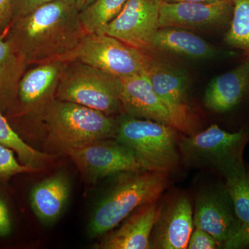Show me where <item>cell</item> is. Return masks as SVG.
Masks as SVG:
<instances>
[{
	"label": "cell",
	"instance_id": "obj_20",
	"mask_svg": "<svg viewBox=\"0 0 249 249\" xmlns=\"http://www.w3.org/2000/svg\"><path fill=\"white\" fill-rule=\"evenodd\" d=\"M159 50L191 60H206L214 57L216 50L209 42L187 29L160 28L154 36L152 51Z\"/></svg>",
	"mask_w": 249,
	"mask_h": 249
},
{
	"label": "cell",
	"instance_id": "obj_31",
	"mask_svg": "<svg viewBox=\"0 0 249 249\" xmlns=\"http://www.w3.org/2000/svg\"><path fill=\"white\" fill-rule=\"evenodd\" d=\"M221 0H160L163 2L175 3V2H201V3H213L217 2Z\"/></svg>",
	"mask_w": 249,
	"mask_h": 249
},
{
	"label": "cell",
	"instance_id": "obj_17",
	"mask_svg": "<svg viewBox=\"0 0 249 249\" xmlns=\"http://www.w3.org/2000/svg\"><path fill=\"white\" fill-rule=\"evenodd\" d=\"M144 73L155 92L170 107L183 116L192 117L187 104L188 76L184 70L152 57Z\"/></svg>",
	"mask_w": 249,
	"mask_h": 249
},
{
	"label": "cell",
	"instance_id": "obj_22",
	"mask_svg": "<svg viewBox=\"0 0 249 249\" xmlns=\"http://www.w3.org/2000/svg\"><path fill=\"white\" fill-rule=\"evenodd\" d=\"M0 144L11 149L21 163L39 168L40 165L53 158L36 150L14 130L4 113L0 110Z\"/></svg>",
	"mask_w": 249,
	"mask_h": 249
},
{
	"label": "cell",
	"instance_id": "obj_25",
	"mask_svg": "<svg viewBox=\"0 0 249 249\" xmlns=\"http://www.w3.org/2000/svg\"><path fill=\"white\" fill-rule=\"evenodd\" d=\"M37 170L39 168L21 163L12 150L0 144V180L6 181L15 175L35 173Z\"/></svg>",
	"mask_w": 249,
	"mask_h": 249
},
{
	"label": "cell",
	"instance_id": "obj_23",
	"mask_svg": "<svg viewBox=\"0 0 249 249\" xmlns=\"http://www.w3.org/2000/svg\"><path fill=\"white\" fill-rule=\"evenodd\" d=\"M128 0H94L79 12L80 22L87 34H98L124 9Z\"/></svg>",
	"mask_w": 249,
	"mask_h": 249
},
{
	"label": "cell",
	"instance_id": "obj_24",
	"mask_svg": "<svg viewBox=\"0 0 249 249\" xmlns=\"http://www.w3.org/2000/svg\"><path fill=\"white\" fill-rule=\"evenodd\" d=\"M232 17L224 41L242 51L249 61V0H232Z\"/></svg>",
	"mask_w": 249,
	"mask_h": 249
},
{
	"label": "cell",
	"instance_id": "obj_19",
	"mask_svg": "<svg viewBox=\"0 0 249 249\" xmlns=\"http://www.w3.org/2000/svg\"><path fill=\"white\" fill-rule=\"evenodd\" d=\"M70 184L63 174L53 175L37 183L31 193V208L42 224L55 222L70 197Z\"/></svg>",
	"mask_w": 249,
	"mask_h": 249
},
{
	"label": "cell",
	"instance_id": "obj_21",
	"mask_svg": "<svg viewBox=\"0 0 249 249\" xmlns=\"http://www.w3.org/2000/svg\"><path fill=\"white\" fill-rule=\"evenodd\" d=\"M6 31L0 34V110L4 115L16 103L19 82L29 66L6 38Z\"/></svg>",
	"mask_w": 249,
	"mask_h": 249
},
{
	"label": "cell",
	"instance_id": "obj_8",
	"mask_svg": "<svg viewBox=\"0 0 249 249\" xmlns=\"http://www.w3.org/2000/svg\"><path fill=\"white\" fill-rule=\"evenodd\" d=\"M66 154L88 183L125 172L148 170L129 147L116 139L95 141Z\"/></svg>",
	"mask_w": 249,
	"mask_h": 249
},
{
	"label": "cell",
	"instance_id": "obj_16",
	"mask_svg": "<svg viewBox=\"0 0 249 249\" xmlns=\"http://www.w3.org/2000/svg\"><path fill=\"white\" fill-rule=\"evenodd\" d=\"M217 170L225 178L226 188L240 224L238 230L224 247L225 249H237L240 240L249 233V174L240 154L226 160Z\"/></svg>",
	"mask_w": 249,
	"mask_h": 249
},
{
	"label": "cell",
	"instance_id": "obj_6",
	"mask_svg": "<svg viewBox=\"0 0 249 249\" xmlns=\"http://www.w3.org/2000/svg\"><path fill=\"white\" fill-rule=\"evenodd\" d=\"M66 62L60 60L43 62L27 70L23 75L16 103L5 114L21 137L37 122L42 123L46 109L56 98L59 81Z\"/></svg>",
	"mask_w": 249,
	"mask_h": 249
},
{
	"label": "cell",
	"instance_id": "obj_10",
	"mask_svg": "<svg viewBox=\"0 0 249 249\" xmlns=\"http://www.w3.org/2000/svg\"><path fill=\"white\" fill-rule=\"evenodd\" d=\"M160 1L155 0H128L120 14L98 34L112 36L149 53L160 29Z\"/></svg>",
	"mask_w": 249,
	"mask_h": 249
},
{
	"label": "cell",
	"instance_id": "obj_5",
	"mask_svg": "<svg viewBox=\"0 0 249 249\" xmlns=\"http://www.w3.org/2000/svg\"><path fill=\"white\" fill-rule=\"evenodd\" d=\"M121 89L120 78L83 62L69 61L62 70L55 98L112 116L123 112Z\"/></svg>",
	"mask_w": 249,
	"mask_h": 249
},
{
	"label": "cell",
	"instance_id": "obj_27",
	"mask_svg": "<svg viewBox=\"0 0 249 249\" xmlns=\"http://www.w3.org/2000/svg\"><path fill=\"white\" fill-rule=\"evenodd\" d=\"M55 0H14L13 4V21L16 18L29 14L40 7Z\"/></svg>",
	"mask_w": 249,
	"mask_h": 249
},
{
	"label": "cell",
	"instance_id": "obj_1",
	"mask_svg": "<svg viewBox=\"0 0 249 249\" xmlns=\"http://www.w3.org/2000/svg\"><path fill=\"white\" fill-rule=\"evenodd\" d=\"M79 12L62 0L51 1L15 19L6 31V38L29 66L59 60L87 34Z\"/></svg>",
	"mask_w": 249,
	"mask_h": 249
},
{
	"label": "cell",
	"instance_id": "obj_29",
	"mask_svg": "<svg viewBox=\"0 0 249 249\" xmlns=\"http://www.w3.org/2000/svg\"><path fill=\"white\" fill-rule=\"evenodd\" d=\"M11 221L7 206L0 197V237H6L11 233Z\"/></svg>",
	"mask_w": 249,
	"mask_h": 249
},
{
	"label": "cell",
	"instance_id": "obj_18",
	"mask_svg": "<svg viewBox=\"0 0 249 249\" xmlns=\"http://www.w3.org/2000/svg\"><path fill=\"white\" fill-rule=\"evenodd\" d=\"M249 85V61L211 80L204 94V105L210 110L223 113L236 107Z\"/></svg>",
	"mask_w": 249,
	"mask_h": 249
},
{
	"label": "cell",
	"instance_id": "obj_13",
	"mask_svg": "<svg viewBox=\"0 0 249 249\" xmlns=\"http://www.w3.org/2000/svg\"><path fill=\"white\" fill-rule=\"evenodd\" d=\"M231 13H232V0L213 3L160 1L159 22L160 28L207 29L227 22Z\"/></svg>",
	"mask_w": 249,
	"mask_h": 249
},
{
	"label": "cell",
	"instance_id": "obj_28",
	"mask_svg": "<svg viewBox=\"0 0 249 249\" xmlns=\"http://www.w3.org/2000/svg\"><path fill=\"white\" fill-rule=\"evenodd\" d=\"M14 0H0V34L7 30L13 22Z\"/></svg>",
	"mask_w": 249,
	"mask_h": 249
},
{
	"label": "cell",
	"instance_id": "obj_3",
	"mask_svg": "<svg viewBox=\"0 0 249 249\" xmlns=\"http://www.w3.org/2000/svg\"><path fill=\"white\" fill-rule=\"evenodd\" d=\"M41 124L45 129L47 142L66 153L95 141L115 139L117 119L55 98L46 109Z\"/></svg>",
	"mask_w": 249,
	"mask_h": 249
},
{
	"label": "cell",
	"instance_id": "obj_4",
	"mask_svg": "<svg viewBox=\"0 0 249 249\" xmlns=\"http://www.w3.org/2000/svg\"><path fill=\"white\" fill-rule=\"evenodd\" d=\"M178 131L168 125L123 113L115 139L129 147L148 170L168 173L179 160Z\"/></svg>",
	"mask_w": 249,
	"mask_h": 249
},
{
	"label": "cell",
	"instance_id": "obj_11",
	"mask_svg": "<svg viewBox=\"0 0 249 249\" xmlns=\"http://www.w3.org/2000/svg\"><path fill=\"white\" fill-rule=\"evenodd\" d=\"M245 137L242 131L230 133L214 124L203 132L183 137L178 142V150L187 164L217 170L226 160L240 154Z\"/></svg>",
	"mask_w": 249,
	"mask_h": 249
},
{
	"label": "cell",
	"instance_id": "obj_15",
	"mask_svg": "<svg viewBox=\"0 0 249 249\" xmlns=\"http://www.w3.org/2000/svg\"><path fill=\"white\" fill-rule=\"evenodd\" d=\"M157 203L144 205L131 214L117 231L95 245L99 249H151L150 237L160 213Z\"/></svg>",
	"mask_w": 249,
	"mask_h": 249
},
{
	"label": "cell",
	"instance_id": "obj_12",
	"mask_svg": "<svg viewBox=\"0 0 249 249\" xmlns=\"http://www.w3.org/2000/svg\"><path fill=\"white\" fill-rule=\"evenodd\" d=\"M193 223L195 227L211 234L219 247H224L240 227L227 188L209 187L197 193Z\"/></svg>",
	"mask_w": 249,
	"mask_h": 249
},
{
	"label": "cell",
	"instance_id": "obj_26",
	"mask_svg": "<svg viewBox=\"0 0 249 249\" xmlns=\"http://www.w3.org/2000/svg\"><path fill=\"white\" fill-rule=\"evenodd\" d=\"M219 245L209 232L203 229L196 227L192 232L187 249H217Z\"/></svg>",
	"mask_w": 249,
	"mask_h": 249
},
{
	"label": "cell",
	"instance_id": "obj_33",
	"mask_svg": "<svg viewBox=\"0 0 249 249\" xmlns=\"http://www.w3.org/2000/svg\"><path fill=\"white\" fill-rule=\"evenodd\" d=\"M155 1H160V0H155Z\"/></svg>",
	"mask_w": 249,
	"mask_h": 249
},
{
	"label": "cell",
	"instance_id": "obj_32",
	"mask_svg": "<svg viewBox=\"0 0 249 249\" xmlns=\"http://www.w3.org/2000/svg\"><path fill=\"white\" fill-rule=\"evenodd\" d=\"M249 245V233L245 236L237 245V249L242 248V247H247Z\"/></svg>",
	"mask_w": 249,
	"mask_h": 249
},
{
	"label": "cell",
	"instance_id": "obj_9",
	"mask_svg": "<svg viewBox=\"0 0 249 249\" xmlns=\"http://www.w3.org/2000/svg\"><path fill=\"white\" fill-rule=\"evenodd\" d=\"M121 79L123 112L137 119L168 124L186 134L191 133L193 118L179 114L163 101L152 88L145 73Z\"/></svg>",
	"mask_w": 249,
	"mask_h": 249
},
{
	"label": "cell",
	"instance_id": "obj_14",
	"mask_svg": "<svg viewBox=\"0 0 249 249\" xmlns=\"http://www.w3.org/2000/svg\"><path fill=\"white\" fill-rule=\"evenodd\" d=\"M193 227L191 201L186 196H175L160 208L152 232L151 249H187Z\"/></svg>",
	"mask_w": 249,
	"mask_h": 249
},
{
	"label": "cell",
	"instance_id": "obj_7",
	"mask_svg": "<svg viewBox=\"0 0 249 249\" xmlns=\"http://www.w3.org/2000/svg\"><path fill=\"white\" fill-rule=\"evenodd\" d=\"M152 56L103 34H87L79 45L59 59L62 61H78L109 74L124 78L144 73Z\"/></svg>",
	"mask_w": 249,
	"mask_h": 249
},
{
	"label": "cell",
	"instance_id": "obj_2",
	"mask_svg": "<svg viewBox=\"0 0 249 249\" xmlns=\"http://www.w3.org/2000/svg\"><path fill=\"white\" fill-rule=\"evenodd\" d=\"M166 175L152 170L119 173L93 213L88 237L107 233L141 206L156 202L167 188Z\"/></svg>",
	"mask_w": 249,
	"mask_h": 249
},
{
	"label": "cell",
	"instance_id": "obj_30",
	"mask_svg": "<svg viewBox=\"0 0 249 249\" xmlns=\"http://www.w3.org/2000/svg\"><path fill=\"white\" fill-rule=\"evenodd\" d=\"M62 1H65L67 4L71 5V6H73V7L80 11L88 7L94 0H62Z\"/></svg>",
	"mask_w": 249,
	"mask_h": 249
}]
</instances>
